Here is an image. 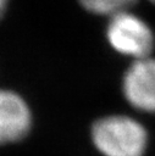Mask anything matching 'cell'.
<instances>
[{
    "label": "cell",
    "mask_w": 155,
    "mask_h": 156,
    "mask_svg": "<svg viewBox=\"0 0 155 156\" xmlns=\"http://www.w3.org/2000/svg\"><path fill=\"white\" fill-rule=\"evenodd\" d=\"M92 140L104 156H143L148 146V133L137 119L115 115L93 124Z\"/></svg>",
    "instance_id": "obj_1"
},
{
    "label": "cell",
    "mask_w": 155,
    "mask_h": 156,
    "mask_svg": "<svg viewBox=\"0 0 155 156\" xmlns=\"http://www.w3.org/2000/svg\"><path fill=\"white\" fill-rule=\"evenodd\" d=\"M106 38L117 52L135 60L149 56L154 48V33L149 24L128 10L111 16Z\"/></svg>",
    "instance_id": "obj_2"
},
{
    "label": "cell",
    "mask_w": 155,
    "mask_h": 156,
    "mask_svg": "<svg viewBox=\"0 0 155 156\" xmlns=\"http://www.w3.org/2000/svg\"><path fill=\"white\" fill-rule=\"evenodd\" d=\"M122 91L134 108L155 113V58L135 60L123 76Z\"/></svg>",
    "instance_id": "obj_3"
},
{
    "label": "cell",
    "mask_w": 155,
    "mask_h": 156,
    "mask_svg": "<svg viewBox=\"0 0 155 156\" xmlns=\"http://www.w3.org/2000/svg\"><path fill=\"white\" fill-rule=\"evenodd\" d=\"M32 126V113L24 99L15 91L0 90V145L24 138Z\"/></svg>",
    "instance_id": "obj_4"
},
{
    "label": "cell",
    "mask_w": 155,
    "mask_h": 156,
    "mask_svg": "<svg viewBox=\"0 0 155 156\" xmlns=\"http://www.w3.org/2000/svg\"><path fill=\"white\" fill-rule=\"evenodd\" d=\"M83 7L96 15H115L127 11L137 0H79Z\"/></svg>",
    "instance_id": "obj_5"
},
{
    "label": "cell",
    "mask_w": 155,
    "mask_h": 156,
    "mask_svg": "<svg viewBox=\"0 0 155 156\" xmlns=\"http://www.w3.org/2000/svg\"><path fill=\"white\" fill-rule=\"evenodd\" d=\"M6 4H7V0H0V17L2 16V13L6 9Z\"/></svg>",
    "instance_id": "obj_6"
},
{
    "label": "cell",
    "mask_w": 155,
    "mask_h": 156,
    "mask_svg": "<svg viewBox=\"0 0 155 156\" xmlns=\"http://www.w3.org/2000/svg\"><path fill=\"white\" fill-rule=\"evenodd\" d=\"M150 1H151V2H154V4H155V0H150Z\"/></svg>",
    "instance_id": "obj_7"
}]
</instances>
